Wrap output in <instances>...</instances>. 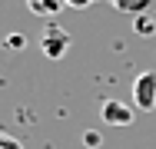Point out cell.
Here are the masks:
<instances>
[{
  "label": "cell",
  "mask_w": 156,
  "mask_h": 149,
  "mask_svg": "<svg viewBox=\"0 0 156 149\" xmlns=\"http://www.w3.org/2000/svg\"><path fill=\"white\" fill-rule=\"evenodd\" d=\"M93 0H66V7H73V10H83V7H90Z\"/></svg>",
  "instance_id": "10"
},
{
  "label": "cell",
  "mask_w": 156,
  "mask_h": 149,
  "mask_svg": "<svg viewBox=\"0 0 156 149\" xmlns=\"http://www.w3.org/2000/svg\"><path fill=\"white\" fill-rule=\"evenodd\" d=\"M116 10H123V13H133V17H140V13H146L150 7H153V0H110Z\"/></svg>",
  "instance_id": "5"
},
{
  "label": "cell",
  "mask_w": 156,
  "mask_h": 149,
  "mask_svg": "<svg viewBox=\"0 0 156 149\" xmlns=\"http://www.w3.org/2000/svg\"><path fill=\"white\" fill-rule=\"evenodd\" d=\"M3 47L7 50H23L27 47V36L23 33H10V36H3Z\"/></svg>",
  "instance_id": "7"
},
{
  "label": "cell",
  "mask_w": 156,
  "mask_h": 149,
  "mask_svg": "<svg viewBox=\"0 0 156 149\" xmlns=\"http://www.w3.org/2000/svg\"><path fill=\"white\" fill-rule=\"evenodd\" d=\"M100 116L103 123H110V126H129L133 123V106H126L120 99H103V106H100Z\"/></svg>",
  "instance_id": "3"
},
{
  "label": "cell",
  "mask_w": 156,
  "mask_h": 149,
  "mask_svg": "<svg viewBox=\"0 0 156 149\" xmlns=\"http://www.w3.org/2000/svg\"><path fill=\"white\" fill-rule=\"evenodd\" d=\"M0 149H23V143L10 133H0Z\"/></svg>",
  "instance_id": "9"
},
{
  "label": "cell",
  "mask_w": 156,
  "mask_h": 149,
  "mask_svg": "<svg viewBox=\"0 0 156 149\" xmlns=\"http://www.w3.org/2000/svg\"><path fill=\"white\" fill-rule=\"evenodd\" d=\"M66 7V0H27V10L33 17H53Z\"/></svg>",
  "instance_id": "4"
},
{
  "label": "cell",
  "mask_w": 156,
  "mask_h": 149,
  "mask_svg": "<svg viewBox=\"0 0 156 149\" xmlns=\"http://www.w3.org/2000/svg\"><path fill=\"white\" fill-rule=\"evenodd\" d=\"M133 30H136L140 36H156V17H150V13L133 17Z\"/></svg>",
  "instance_id": "6"
},
{
  "label": "cell",
  "mask_w": 156,
  "mask_h": 149,
  "mask_svg": "<svg viewBox=\"0 0 156 149\" xmlns=\"http://www.w3.org/2000/svg\"><path fill=\"white\" fill-rule=\"evenodd\" d=\"M133 103H136V109H143V113H150L156 106V73L153 70H146V73H140V76L133 80Z\"/></svg>",
  "instance_id": "1"
},
{
  "label": "cell",
  "mask_w": 156,
  "mask_h": 149,
  "mask_svg": "<svg viewBox=\"0 0 156 149\" xmlns=\"http://www.w3.org/2000/svg\"><path fill=\"white\" fill-rule=\"evenodd\" d=\"M83 146L87 149H100L103 146V136H100L96 129H87V133H83Z\"/></svg>",
  "instance_id": "8"
},
{
  "label": "cell",
  "mask_w": 156,
  "mask_h": 149,
  "mask_svg": "<svg viewBox=\"0 0 156 149\" xmlns=\"http://www.w3.org/2000/svg\"><path fill=\"white\" fill-rule=\"evenodd\" d=\"M40 50H43V57L50 60H60L66 50H70V33L57 23H50V27L43 30V36H40Z\"/></svg>",
  "instance_id": "2"
}]
</instances>
